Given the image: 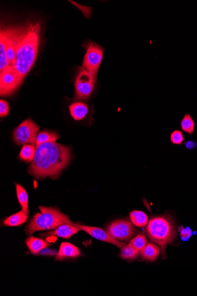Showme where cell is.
<instances>
[{"label": "cell", "mask_w": 197, "mask_h": 296, "mask_svg": "<svg viewBox=\"0 0 197 296\" xmlns=\"http://www.w3.org/2000/svg\"><path fill=\"white\" fill-rule=\"evenodd\" d=\"M86 48L83 68L92 76L97 78L98 69L103 59V49L96 43L91 42L87 43Z\"/></svg>", "instance_id": "52a82bcc"}, {"label": "cell", "mask_w": 197, "mask_h": 296, "mask_svg": "<svg viewBox=\"0 0 197 296\" xmlns=\"http://www.w3.org/2000/svg\"><path fill=\"white\" fill-rule=\"evenodd\" d=\"M39 127L30 119L21 122L13 132V137L19 145H35Z\"/></svg>", "instance_id": "8992f818"}, {"label": "cell", "mask_w": 197, "mask_h": 296, "mask_svg": "<svg viewBox=\"0 0 197 296\" xmlns=\"http://www.w3.org/2000/svg\"><path fill=\"white\" fill-rule=\"evenodd\" d=\"M161 249L156 244L148 243L145 249L141 252V257L143 260L149 261H155L160 254Z\"/></svg>", "instance_id": "5bb4252c"}, {"label": "cell", "mask_w": 197, "mask_h": 296, "mask_svg": "<svg viewBox=\"0 0 197 296\" xmlns=\"http://www.w3.org/2000/svg\"><path fill=\"white\" fill-rule=\"evenodd\" d=\"M106 231L114 239L127 242L130 241L137 232L132 223L126 220L113 221L107 226Z\"/></svg>", "instance_id": "ba28073f"}, {"label": "cell", "mask_w": 197, "mask_h": 296, "mask_svg": "<svg viewBox=\"0 0 197 296\" xmlns=\"http://www.w3.org/2000/svg\"><path fill=\"white\" fill-rule=\"evenodd\" d=\"M70 160L68 147L56 143L42 144L36 147L35 156L28 172L37 178L56 177Z\"/></svg>", "instance_id": "6da1fadb"}, {"label": "cell", "mask_w": 197, "mask_h": 296, "mask_svg": "<svg viewBox=\"0 0 197 296\" xmlns=\"http://www.w3.org/2000/svg\"><path fill=\"white\" fill-rule=\"evenodd\" d=\"M180 233L181 238H182L183 241H188L193 235V231H191V229L189 227L186 228L183 227L180 228Z\"/></svg>", "instance_id": "4316f807"}, {"label": "cell", "mask_w": 197, "mask_h": 296, "mask_svg": "<svg viewBox=\"0 0 197 296\" xmlns=\"http://www.w3.org/2000/svg\"><path fill=\"white\" fill-rule=\"evenodd\" d=\"M170 141L173 145L182 146L185 142L184 135L182 131L175 130L170 135Z\"/></svg>", "instance_id": "d4e9b609"}, {"label": "cell", "mask_w": 197, "mask_h": 296, "mask_svg": "<svg viewBox=\"0 0 197 296\" xmlns=\"http://www.w3.org/2000/svg\"><path fill=\"white\" fill-rule=\"evenodd\" d=\"M36 148L33 145H25L20 153V158L23 161L30 163L33 161L35 156Z\"/></svg>", "instance_id": "7402d4cb"}, {"label": "cell", "mask_w": 197, "mask_h": 296, "mask_svg": "<svg viewBox=\"0 0 197 296\" xmlns=\"http://www.w3.org/2000/svg\"><path fill=\"white\" fill-rule=\"evenodd\" d=\"M130 244L134 247L136 250L141 253L148 244V239L144 234L141 233L130 241Z\"/></svg>", "instance_id": "603a6c76"}, {"label": "cell", "mask_w": 197, "mask_h": 296, "mask_svg": "<svg viewBox=\"0 0 197 296\" xmlns=\"http://www.w3.org/2000/svg\"><path fill=\"white\" fill-rule=\"evenodd\" d=\"M74 224L81 229V230L86 232V233L89 234L90 236L94 237V238L116 245V246L119 247V249H121L124 245H126L118 241V240L112 238V237L106 233V231L103 230L102 229L93 227V226L79 225V224L77 223Z\"/></svg>", "instance_id": "30bf717a"}, {"label": "cell", "mask_w": 197, "mask_h": 296, "mask_svg": "<svg viewBox=\"0 0 197 296\" xmlns=\"http://www.w3.org/2000/svg\"><path fill=\"white\" fill-rule=\"evenodd\" d=\"M181 129L183 132L193 135L196 129V124L190 114H185L180 123Z\"/></svg>", "instance_id": "d6986e66"}, {"label": "cell", "mask_w": 197, "mask_h": 296, "mask_svg": "<svg viewBox=\"0 0 197 296\" xmlns=\"http://www.w3.org/2000/svg\"><path fill=\"white\" fill-rule=\"evenodd\" d=\"M16 193L18 202L21 207V209L24 212L28 214V196L26 191L18 184L16 185Z\"/></svg>", "instance_id": "ac0fdd59"}, {"label": "cell", "mask_w": 197, "mask_h": 296, "mask_svg": "<svg viewBox=\"0 0 197 296\" xmlns=\"http://www.w3.org/2000/svg\"><path fill=\"white\" fill-rule=\"evenodd\" d=\"M26 244L30 250L32 254H36L41 251L46 249L49 247L50 244L43 239L30 237L26 240Z\"/></svg>", "instance_id": "9a60e30c"}, {"label": "cell", "mask_w": 197, "mask_h": 296, "mask_svg": "<svg viewBox=\"0 0 197 296\" xmlns=\"http://www.w3.org/2000/svg\"><path fill=\"white\" fill-rule=\"evenodd\" d=\"M58 138L57 133L44 131L37 135L36 145V147L42 144L47 143H55Z\"/></svg>", "instance_id": "44dd1931"}, {"label": "cell", "mask_w": 197, "mask_h": 296, "mask_svg": "<svg viewBox=\"0 0 197 296\" xmlns=\"http://www.w3.org/2000/svg\"><path fill=\"white\" fill-rule=\"evenodd\" d=\"M140 252L136 250L130 243L124 245L121 249V257L124 259L135 260L137 258Z\"/></svg>", "instance_id": "cb8c5ba5"}, {"label": "cell", "mask_w": 197, "mask_h": 296, "mask_svg": "<svg viewBox=\"0 0 197 296\" xmlns=\"http://www.w3.org/2000/svg\"><path fill=\"white\" fill-rule=\"evenodd\" d=\"M22 79L12 66H8L0 74V94L1 96L12 95L18 89Z\"/></svg>", "instance_id": "9c48e42d"}, {"label": "cell", "mask_w": 197, "mask_h": 296, "mask_svg": "<svg viewBox=\"0 0 197 296\" xmlns=\"http://www.w3.org/2000/svg\"><path fill=\"white\" fill-rule=\"evenodd\" d=\"M41 24L31 23L25 29H16L15 59L13 67L22 81L30 71L38 53Z\"/></svg>", "instance_id": "7a4b0ae2"}, {"label": "cell", "mask_w": 197, "mask_h": 296, "mask_svg": "<svg viewBox=\"0 0 197 296\" xmlns=\"http://www.w3.org/2000/svg\"><path fill=\"white\" fill-rule=\"evenodd\" d=\"M0 69L1 72L3 71L5 68L10 66L9 60L7 57L6 49H5V34L4 31L1 30L0 36Z\"/></svg>", "instance_id": "ffe728a7"}, {"label": "cell", "mask_w": 197, "mask_h": 296, "mask_svg": "<svg viewBox=\"0 0 197 296\" xmlns=\"http://www.w3.org/2000/svg\"><path fill=\"white\" fill-rule=\"evenodd\" d=\"M130 220L132 224L138 227L143 228L148 225L149 219L145 212L140 210H133L130 213Z\"/></svg>", "instance_id": "2e32d148"}, {"label": "cell", "mask_w": 197, "mask_h": 296, "mask_svg": "<svg viewBox=\"0 0 197 296\" xmlns=\"http://www.w3.org/2000/svg\"><path fill=\"white\" fill-rule=\"evenodd\" d=\"M10 112L9 104L6 101H0V117H5L9 114Z\"/></svg>", "instance_id": "484cf974"}, {"label": "cell", "mask_w": 197, "mask_h": 296, "mask_svg": "<svg viewBox=\"0 0 197 296\" xmlns=\"http://www.w3.org/2000/svg\"><path fill=\"white\" fill-rule=\"evenodd\" d=\"M97 78L90 74L84 68L79 69L75 81V97L77 100H87L94 92Z\"/></svg>", "instance_id": "5b68a950"}, {"label": "cell", "mask_w": 197, "mask_h": 296, "mask_svg": "<svg viewBox=\"0 0 197 296\" xmlns=\"http://www.w3.org/2000/svg\"><path fill=\"white\" fill-rule=\"evenodd\" d=\"M28 220V214L23 210L5 219L3 223L5 226H16L25 223Z\"/></svg>", "instance_id": "e0dca14e"}, {"label": "cell", "mask_w": 197, "mask_h": 296, "mask_svg": "<svg viewBox=\"0 0 197 296\" xmlns=\"http://www.w3.org/2000/svg\"><path fill=\"white\" fill-rule=\"evenodd\" d=\"M41 213H36L26 226L27 235L37 231L55 230L63 224H73L67 215L56 208L39 207Z\"/></svg>", "instance_id": "277c9868"}, {"label": "cell", "mask_w": 197, "mask_h": 296, "mask_svg": "<svg viewBox=\"0 0 197 296\" xmlns=\"http://www.w3.org/2000/svg\"><path fill=\"white\" fill-rule=\"evenodd\" d=\"M183 145H184L185 148L188 150H193L197 147V143L193 140L185 141Z\"/></svg>", "instance_id": "83f0119b"}, {"label": "cell", "mask_w": 197, "mask_h": 296, "mask_svg": "<svg viewBox=\"0 0 197 296\" xmlns=\"http://www.w3.org/2000/svg\"><path fill=\"white\" fill-rule=\"evenodd\" d=\"M69 110L74 119L78 121L85 118L88 113V106L86 104L81 102L74 103L69 106Z\"/></svg>", "instance_id": "4fadbf2b"}, {"label": "cell", "mask_w": 197, "mask_h": 296, "mask_svg": "<svg viewBox=\"0 0 197 296\" xmlns=\"http://www.w3.org/2000/svg\"><path fill=\"white\" fill-rule=\"evenodd\" d=\"M81 231L78 226L73 224H63L54 231L44 234V236H57L61 238L68 239Z\"/></svg>", "instance_id": "8fae6325"}, {"label": "cell", "mask_w": 197, "mask_h": 296, "mask_svg": "<svg viewBox=\"0 0 197 296\" xmlns=\"http://www.w3.org/2000/svg\"><path fill=\"white\" fill-rule=\"evenodd\" d=\"M146 233L152 241L159 245L165 257L167 245L176 238L174 219L170 214L154 216L149 221Z\"/></svg>", "instance_id": "3957f363"}, {"label": "cell", "mask_w": 197, "mask_h": 296, "mask_svg": "<svg viewBox=\"0 0 197 296\" xmlns=\"http://www.w3.org/2000/svg\"><path fill=\"white\" fill-rule=\"evenodd\" d=\"M81 255V251L78 247L69 242H62L56 260H63L66 258H77Z\"/></svg>", "instance_id": "7c38bea8"}]
</instances>
